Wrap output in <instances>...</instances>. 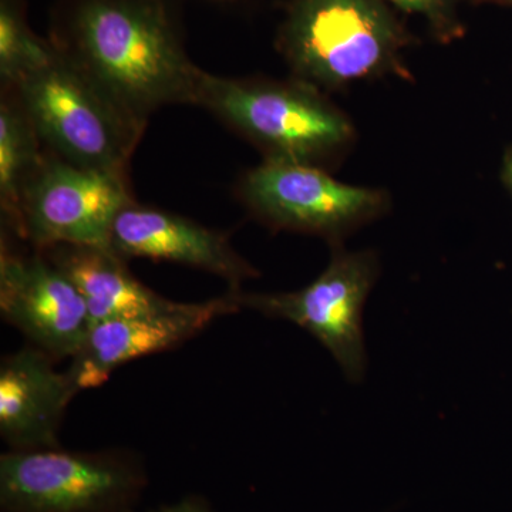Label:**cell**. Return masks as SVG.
Instances as JSON below:
<instances>
[{
    "instance_id": "1",
    "label": "cell",
    "mask_w": 512,
    "mask_h": 512,
    "mask_svg": "<svg viewBox=\"0 0 512 512\" xmlns=\"http://www.w3.org/2000/svg\"><path fill=\"white\" fill-rule=\"evenodd\" d=\"M67 53L144 128L168 104H198L205 72L184 52L161 0H80Z\"/></svg>"
},
{
    "instance_id": "2",
    "label": "cell",
    "mask_w": 512,
    "mask_h": 512,
    "mask_svg": "<svg viewBox=\"0 0 512 512\" xmlns=\"http://www.w3.org/2000/svg\"><path fill=\"white\" fill-rule=\"evenodd\" d=\"M37 136L57 158L126 175L144 128L130 119L64 50L15 86Z\"/></svg>"
},
{
    "instance_id": "3",
    "label": "cell",
    "mask_w": 512,
    "mask_h": 512,
    "mask_svg": "<svg viewBox=\"0 0 512 512\" xmlns=\"http://www.w3.org/2000/svg\"><path fill=\"white\" fill-rule=\"evenodd\" d=\"M148 485L130 450H8L0 456V512H136Z\"/></svg>"
},
{
    "instance_id": "4",
    "label": "cell",
    "mask_w": 512,
    "mask_h": 512,
    "mask_svg": "<svg viewBox=\"0 0 512 512\" xmlns=\"http://www.w3.org/2000/svg\"><path fill=\"white\" fill-rule=\"evenodd\" d=\"M131 204L126 175L45 158L23 191L15 232L36 251L56 245L110 248L114 222Z\"/></svg>"
},
{
    "instance_id": "5",
    "label": "cell",
    "mask_w": 512,
    "mask_h": 512,
    "mask_svg": "<svg viewBox=\"0 0 512 512\" xmlns=\"http://www.w3.org/2000/svg\"><path fill=\"white\" fill-rule=\"evenodd\" d=\"M376 269L372 256L336 254L308 286L286 293L232 291L239 308L288 320L318 340L353 383L366 373L363 311Z\"/></svg>"
},
{
    "instance_id": "6",
    "label": "cell",
    "mask_w": 512,
    "mask_h": 512,
    "mask_svg": "<svg viewBox=\"0 0 512 512\" xmlns=\"http://www.w3.org/2000/svg\"><path fill=\"white\" fill-rule=\"evenodd\" d=\"M198 104L272 151L271 158L306 163L348 137V124L315 97L205 73Z\"/></svg>"
},
{
    "instance_id": "7",
    "label": "cell",
    "mask_w": 512,
    "mask_h": 512,
    "mask_svg": "<svg viewBox=\"0 0 512 512\" xmlns=\"http://www.w3.org/2000/svg\"><path fill=\"white\" fill-rule=\"evenodd\" d=\"M0 315L56 362L82 349L92 319L82 293L45 254H20L2 238Z\"/></svg>"
},
{
    "instance_id": "8",
    "label": "cell",
    "mask_w": 512,
    "mask_h": 512,
    "mask_svg": "<svg viewBox=\"0 0 512 512\" xmlns=\"http://www.w3.org/2000/svg\"><path fill=\"white\" fill-rule=\"evenodd\" d=\"M234 293L200 303L173 302L161 311L93 323L69 369L79 392L99 389L114 370L140 359L178 348L220 316L239 311Z\"/></svg>"
},
{
    "instance_id": "9",
    "label": "cell",
    "mask_w": 512,
    "mask_h": 512,
    "mask_svg": "<svg viewBox=\"0 0 512 512\" xmlns=\"http://www.w3.org/2000/svg\"><path fill=\"white\" fill-rule=\"evenodd\" d=\"M387 32L365 0H305L289 29V52L301 72L339 83L372 72L387 49Z\"/></svg>"
},
{
    "instance_id": "10",
    "label": "cell",
    "mask_w": 512,
    "mask_h": 512,
    "mask_svg": "<svg viewBox=\"0 0 512 512\" xmlns=\"http://www.w3.org/2000/svg\"><path fill=\"white\" fill-rule=\"evenodd\" d=\"M242 195L278 227L325 234L346 227L379 202L372 191L340 184L306 163L279 158H269L251 171Z\"/></svg>"
},
{
    "instance_id": "11",
    "label": "cell",
    "mask_w": 512,
    "mask_h": 512,
    "mask_svg": "<svg viewBox=\"0 0 512 512\" xmlns=\"http://www.w3.org/2000/svg\"><path fill=\"white\" fill-rule=\"evenodd\" d=\"M52 359L26 345L0 362V437L9 450L60 446L64 414L79 393L72 377Z\"/></svg>"
},
{
    "instance_id": "12",
    "label": "cell",
    "mask_w": 512,
    "mask_h": 512,
    "mask_svg": "<svg viewBox=\"0 0 512 512\" xmlns=\"http://www.w3.org/2000/svg\"><path fill=\"white\" fill-rule=\"evenodd\" d=\"M110 248L123 258H148L192 266L225 279L232 291L256 271L221 232L171 212L131 204L117 217Z\"/></svg>"
},
{
    "instance_id": "13",
    "label": "cell",
    "mask_w": 512,
    "mask_h": 512,
    "mask_svg": "<svg viewBox=\"0 0 512 512\" xmlns=\"http://www.w3.org/2000/svg\"><path fill=\"white\" fill-rule=\"evenodd\" d=\"M82 293L93 323L161 311L174 301L163 298L128 271L111 248L56 245L42 249Z\"/></svg>"
},
{
    "instance_id": "14",
    "label": "cell",
    "mask_w": 512,
    "mask_h": 512,
    "mask_svg": "<svg viewBox=\"0 0 512 512\" xmlns=\"http://www.w3.org/2000/svg\"><path fill=\"white\" fill-rule=\"evenodd\" d=\"M40 138L18 97L0 104V202L9 227L19 220L20 202L30 178L45 158L40 156Z\"/></svg>"
},
{
    "instance_id": "15",
    "label": "cell",
    "mask_w": 512,
    "mask_h": 512,
    "mask_svg": "<svg viewBox=\"0 0 512 512\" xmlns=\"http://www.w3.org/2000/svg\"><path fill=\"white\" fill-rule=\"evenodd\" d=\"M57 49L33 35L18 0H0V77L8 87L52 62Z\"/></svg>"
},
{
    "instance_id": "16",
    "label": "cell",
    "mask_w": 512,
    "mask_h": 512,
    "mask_svg": "<svg viewBox=\"0 0 512 512\" xmlns=\"http://www.w3.org/2000/svg\"><path fill=\"white\" fill-rule=\"evenodd\" d=\"M147 512H214V510L201 495H187L177 503L160 505V507Z\"/></svg>"
},
{
    "instance_id": "17",
    "label": "cell",
    "mask_w": 512,
    "mask_h": 512,
    "mask_svg": "<svg viewBox=\"0 0 512 512\" xmlns=\"http://www.w3.org/2000/svg\"><path fill=\"white\" fill-rule=\"evenodd\" d=\"M404 9L426 10L430 9L437 0H393Z\"/></svg>"
},
{
    "instance_id": "18",
    "label": "cell",
    "mask_w": 512,
    "mask_h": 512,
    "mask_svg": "<svg viewBox=\"0 0 512 512\" xmlns=\"http://www.w3.org/2000/svg\"><path fill=\"white\" fill-rule=\"evenodd\" d=\"M511 174H512V165H511Z\"/></svg>"
}]
</instances>
